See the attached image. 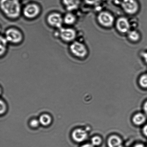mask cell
<instances>
[{
  "instance_id": "obj_5",
  "label": "cell",
  "mask_w": 147,
  "mask_h": 147,
  "mask_svg": "<svg viewBox=\"0 0 147 147\" xmlns=\"http://www.w3.org/2000/svg\"><path fill=\"white\" fill-rule=\"evenodd\" d=\"M40 12V7L35 3L28 4L24 7L23 11L24 16L29 19L35 18L39 15Z\"/></svg>"
},
{
  "instance_id": "obj_6",
  "label": "cell",
  "mask_w": 147,
  "mask_h": 147,
  "mask_svg": "<svg viewBox=\"0 0 147 147\" xmlns=\"http://www.w3.org/2000/svg\"><path fill=\"white\" fill-rule=\"evenodd\" d=\"M98 20L99 22L103 26H111L114 22V18L111 14L107 11H102L98 15Z\"/></svg>"
},
{
  "instance_id": "obj_4",
  "label": "cell",
  "mask_w": 147,
  "mask_h": 147,
  "mask_svg": "<svg viewBox=\"0 0 147 147\" xmlns=\"http://www.w3.org/2000/svg\"><path fill=\"white\" fill-rule=\"evenodd\" d=\"M121 5L124 11L129 14L136 13L139 8L136 0H122Z\"/></svg>"
},
{
  "instance_id": "obj_20",
  "label": "cell",
  "mask_w": 147,
  "mask_h": 147,
  "mask_svg": "<svg viewBox=\"0 0 147 147\" xmlns=\"http://www.w3.org/2000/svg\"><path fill=\"white\" fill-rule=\"evenodd\" d=\"M7 110L6 105L5 104V102L1 100V115L5 113Z\"/></svg>"
},
{
  "instance_id": "obj_21",
  "label": "cell",
  "mask_w": 147,
  "mask_h": 147,
  "mask_svg": "<svg viewBox=\"0 0 147 147\" xmlns=\"http://www.w3.org/2000/svg\"><path fill=\"white\" fill-rule=\"evenodd\" d=\"M39 120H37L36 119H32L30 122V125L32 127L36 128L38 127L39 125L40 124Z\"/></svg>"
},
{
  "instance_id": "obj_3",
  "label": "cell",
  "mask_w": 147,
  "mask_h": 147,
  "mask_svg": "<svg viewBox=\"0 0 147 147\" xmlns=\"http://www.w3.org/2000/svg\"><path fill=\"white\" fill-rule=\"evenodd\" d=\"M70 50L74 55L80 58L86 57L87 54L86 46L79 41L73 42L70 46Z\"/></svg>"
},
{
  "instance_id": "obj_27",
  "label": "cell",
  "mask_w": 147,
  "mask_h": 147,
  "mask_svg": "<svg viewBox=\"0 0 147 147\" xmlns=\"http://www.w3.org/2000/svg\"><path fill=\"white\" fill-rule=\"evenodd\" d=\"M134 147H145L144 145L141 144H138L135 145Z\"/></svg>"
},
{
  "instance_id": "obj_2",
  "label": "cell",
  "mask_w": 147,
  "mask_h": 147,
  "mask_svg": "<svg viewBox=\"0 0 147 147\" xmlns=\"http://www.w3.org/2000/svg\"><path fill=\"white\" fill-rule=\"evenodd\" d=\"M5 38L8 42L17 44L21 42L23 40L21 32L17 29L11 28L7 30L5 32Z\"/></svg>"
},
{
  "instance_id": "obj_26",
  "label": "cell",
  "mask_w": 147,
  "mask_h": 147,
  "mask_svg": "<svg viewBox=\"0 0 147 147\" xmlns=\"http://www.w3.org/2000/svg\"><path fill=\"white\" fill-rule=\"evenodd\" d=\"M144 109L145 113H146L147 115V102L145 103L144 106Z\"/></svg>"
},
{
  "instance_id": "obj_1",
  "label": "cell",
  "mask_w": 147,
  "mask_h": 147,
  "mask_svg": "<svg viewBox=\"0 0 147 147\" xmlns=\"http://www.w3.org/2000/svg\"><path fill=\"white\" fill-rule=\"evenodd\" d=\"M0 5L1 11L9 18L16 19L20 16L21 13L20 0H1Z\"/></svg>"
},
{
  "instance_id": "obj_7",
  "label": "cell",
  "mask_w": 147,
  "mask_h": 147,
  "mask_svg": "<svg viewBox=\"0 0 147 147\" xmlns=\"http://www.w3.org/2000/svg\"><path fill=\"white\" fill-rule=\"evenodd\" d=\"M76 32L73 28H60V36L61 39L66 42H71L75 39Z\"/></svg>"
},
{
  "instance_id": "obj_10",
  "label": "cell",
  "mask_w": 147,
  "mask_h": 147,
  "mask_svg": "<svg viewBox=\"0 0 147 147\" xmlns=\"http://www.w3.org/2000/svg\"><path fill=\"white\" fill-rule=\"evenodd\" d=\"M72 138L74 140L77 142H82L86 139L87 135L84 130L77 129L73 131Z\"/></svg>"
},
{
  "instance_id": "obj_8",
  "label": "cell",
  "mask_w": 147,
  "mask_h": 147,
  "mask_svg": "<svg viewBox=\"0 0 147 147\" xmlns=\"http://www.w3.org/2000/svg\"><path fill=\"white\" fill-rule=\"evenodd\" d=\"M47 22L50 25L56 28H60L64 22L63 18L61 14L58 13H53L48 16Z\"/></svg>"
},
{
  "instance_id": "obj_11",
  "label": "cell",
  "mask_w": 147,
  "mask_h": 147,
  "mask_svg": "<svg viewBox=\"0 0 147 147\" xmlns=\"http://www.w3.org/2000/svg\"><path fill=\"white\" fill-rule=\"evenodd\" d=\"M62 2L66 9L69 11H71L78 8L80 0H62Z\"/></svg>"
},
{
  "instance_id": "obj_16",
  "label": "cell",
  "mask_w": 147,
  "mask_h": 147,
  "mask_svg": "<svg viewBox=\"0 0 147 147\" xmlns=\"http://www.w3.org/2000/svg\"><path fill=\"white\" fill-rule=\"evenodd\" d=\"M8 41L4 36L1 37V56L4 55L7 49Z\"/></svg>"
},
{
  "instance_id": "obj_14",
  "label": "cell",
  "mask_w": 147,
  "mask_h": 147,
  "mask_svg": "<svg viewBox=\"0 0 147 147\" xmlns=\"http://www.w3.org/2000/svg\"><path fill=\"white\" fill-rule=\"evenodd\" d=\"M39 121L40 123L44 126H47L49 125L52 122L51 117L47 114L42 115L40 117Z\"/></svg>"
},
{
  "instance_id": "obj_18",
  "label": "cell",
  "mask_w": 147,
  "mask_h": 147,
  "mask_svg": "<svg viewBox=\"0 0 147 147\" xmlns=\"http://www.w3.org/2000/svg\"><path fill=\"white\" fill-rule=\"evenodd\" d=\"M141 86L144 88H147V74H144L141 76L140 79Z\"/></svg>"
},
{
  "instance_id": "obj_19",
  "label": "cell",
  "mask_w": 147,
  "mask_h": 147,
  "mask_svg": "<svg viewBox=\"0 0 147 147\" xmlns=\"http://www.w3.org/2000/svg\"><path fill=\"white\" fill-rule=\"evenodd\" d=\"M101 139L98 136H95L92 140V144L93 146H98L101 143Z\"/></svg>"
},
{
  "instance_id": "obj_17",
  "label": "cell",
  "mask_w": 147,
  "mask_h": 147,
  "mask_svg": "<svg viewBox=\"0 0 147 147\" xmlns=\"http://www.w3.org/2000/svg\"><path fill=\"white\" fill-rule=\"evenodd\" d=\"M128 33V37L129 39L132 41H138L140 38V36L139 33L136 30L129 31Z\"/></svg>"
},
{
  "instance_id": "obj_23",
  "label": "cell",
  "mask_w": 147,
  "mask_h": 147,
  "mask_svg": "<svg viewBox=\"0 0 147 147\" xmlns=\"http://www.w3.org/2000/svg\"><path fill=\"white\" fill-rule=\"evenodd\" d=\"M142 56L145 61L147 63V52L143 53Z\"/></svg>"
},
{
  "instance_id": "obj_13",
  "label": "cell",
  "mask_w": 147,
  "mask_h": 147,
  "mask_svg": "<svg viewBox=\"0 0 147 147\" xmlns=\"http://www.w3.org/2000/svg\"><path fill=\"white\" fill-rule=\"evenodd\" d=\"M76 18L75 16L70 13L66 14L63 18L64 22L68 25H72L74 24L76 22Z\"/></svg>"
},
{
  "instance_id": "obj_25",
  "label": "cell",
  "mask_w": 147,
  "mask_h": 147,
  "mask_svg": "<svg viewBox=\"0 0 147 147\" xmlns=\"http://www.w3.org/2000/svg\"><path fill=\"white\" fill-rule=\"evenodd\" d=\"M81 147H94V146L92 144H86L83 145Z\"/></svg>"
},
{
  "instance_id": "obj_12",
  "label": "cell",
  "mask_w": 147,
  "mask_h": 147,
  "mask_svg": "<svg viewBox=\"0 0 147 147\" xmlns=\"http://www.w3.org/2000/svg\"><path fill=\"white\" fill-rule=\"evenodd\" d=\"M109 147H122V142L119 137L113 135L111 136L108 140Z\"/></svg>"
},
{
  "instance_id": "obj_9",
  "label": "cell",
  "mask_w": 147,
  "mask_h": 147,
  "mask_svg": "<svg viewBox=\"0 0 147 147\" xmlns=\"http://www.w3.org/2000/svg\"><path fill=\"white\" fill-rule=\"evenodd\" d=\"M116 26L118 31L121 32L125 33L129 31L130 24L127 19L124 17L118 19L116 22Z\"/></svg>"
},
{
  "instance_id": "obj_15",
  "label": "cell",
  "mask_w": 147,
  "mask_h": 147,
  "mask_svg": "<svg viewBox=\"0 0 147 147\" xmlns=\"http://www.w3.org/2000/svg\"><path fill=\"white\" fill-rule=\"evenodd\" d=\"M133 122L135 124L141 125L146 120V117L142 113H138L135 115L133 118Z\"/></svg>"
},
{
  "instance_id": "obj_24",
  "label": "cell",
  "mask_w": 147,
  "mask_h": 147,
  "mask_svg": "<svg viewBox=\"0 0 147 147\" xmlns=\"http://www.w3.org/2000/svg\"><path fill=\"white\" fill-rule=\"evenodd\" d=\"M143 132L144 134L147 136V125L144 127L143 129Z\"/></svg>"
},
{
  "instance_id": "obj_22",
  "label": "cell",
  "mask_w": 147,
  "mask_h": 147,
  "mask_svg": "<svg viewBox=\"0 0 147 147\" xmlns=\"http://www.w3.org/2000/svg\"><path fill=\"white\" fill-rule=\"evenodd\" d=\"M85 3L89 5H95L100 2V0H84Z\"/></svg>"
}]
</instances>
